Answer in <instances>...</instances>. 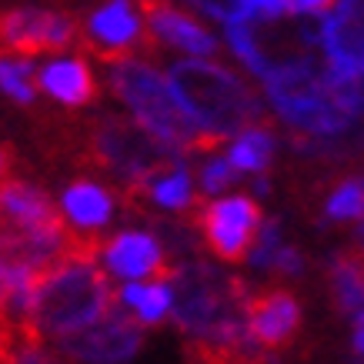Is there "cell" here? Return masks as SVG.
I'll use <instances>...</instances> for the list:
<instances>
[{
  "label": "cell",
  "instance_id": "1",
  "mask_svg": "<svg viewBox=\"0 0 364 364\" xmlns=\"http://www.w3.org/2000/svg\"><path fill=\"white\" fill-rule=\"evenodd\" d=\"M174 277V321L188 334L191 354L204 358H247L261 348L247 328V287L210 264H184Z\"/></svg>",
  "mask_w": 364,
  "mask_h": 364
},
{
  "label": "cell",
  "instance_id": "2",
  "mask_svg": "<svg viewBox=\"0 0 364 364\" xmlns=\"http://www.w3.org/2000/svg\"><path fill=\"white\" fill-rule=\"evenodd\" d=\"M111 301V284L94 261V251L74 247L37 281L27 334L41 344H60L64 338L104 318L114 308Z\"/></svg>",
  "mask_w": 364,
  "mask_h": 364
},
{
  "label": "cell",
  "instance_id": "3",
  "mask_svg": "<svg viewBox=\"0 0 364 364\" xmlns=\"http://www.w3.org/2000/svg\"><path fill=\"white\" fill-rule=\"evenodd\" d=\"M261 84H264V97L274 107V114L301 137L318 144H344L351 137L364 141L361 121L351 117L334 100L324 80V67H318L314 57L267 70Z\"/></svg>",
  "mask_w": 364,
  "mask_h": 364
},
{
  "label": "cell",
  "instance_id": "4",
  "mask_svg": "<svg viewBox=\"0 0 364 364\" xmlns=\"http://www.w3.org/2000/svg\"><path fill=\"white\" fill-rule=\"evenodd\" d=\"M111 87L124 107L134 114V121L164 144H171L174 151H214L221 144L191 117L184 100L177 97L171 77L147 67L144 60L114 57Z\"/></svg>",
  "mask_w": 364,
  "mask_h": 364
},
{
  "label": "cell",
  "instance_id": "5",
  "mask_svg": "<svg viewBox=\"0 0 364 364\" xmlns=\"http://www.w3.org/2000/svg\"><path fill=\"white\" fill-rule=\"evenodd\" d=\"M167 77L191 117L221 144L264 117V107L254 97V90L218 60H204V57L177 60L171 64Z\"/></svg>",
  "mask_w": 364,
  "mask_h": 364
},
{
  "label": "cell",
  "instance_id": "6",
  "mask_svg": "<svg viewBox=\"0 0 364 364\" xmlns=\"http://www.w3.org/2000/svg\"><path fill=\"white\" fill-rule=\"evenodd\" d=\"M94 151H97L100 164H107L114 174L127 181L134 191H141L147 177L164 171L167 164H177L181 157L171 144L144 131L141 124H121V121H104L94 134Z\"/></svg>",
  "mask_w": 364,
  "mask_h": 364
},
{
  "label": "cell",
  "instance_id": "7",
  "mask_svg": "<svg viewBox=\"0 0 364 364\" xmlns=\"http://www.w3.org/2000/svg\"><path fill=\"white\" fill-rule=\"evenodd\" d=\"M198 224L208 247L221 261H244L261 231V208L244 194L218 198L198 210Z\"/></svg>",
  "mask_w": 364,
  "mask_h": 364
},
{
  "label": "cell",
  "instance_id": "8",
  "mask_svg": "<svg viewBox=\"0 0 364 364\" xmlns=\"http://www.w3.org/2000/svg\"><path fill=\"white\" fill-rule=\"evenodd\" d=\"M144 324L137 314H124V308H111L104 318L87 324L84 331L70 334L60 344H54L60 354L74 361H97V364H121L131 361L144 344Z\"/></svg>",
  "mask_w": 364,
  "mask_h": 364
},
{
  "label": "cell",
  "instance_id": "9",
  "mask_svg": "<svg viewBox=\"0 0 364 364\" xmlns=\"http://www.w3.org/2000/svg\"><path fill=\"white\" fill-rule=\"evenodd\" d=\"M0 41L17 54H41V50H64L77 41V23L54 11L21 7L0 17Z\"/></svg>",
  "mask_w": 364,
  "mask_h": 364
},
{
  "label": "cell",
  "instance_id": "10",
  "mask_svg": "<svg viewBox=\"0 0 364 364\" xmlns=\"http://www.w3.org/2000/svg\"><path fill=\"white\" fill-rule=\"evenodd\" d=\"M247 328L261 351H281L301 331V304L291 291H264L247 301Z\"/></svg>",
  "mask_w": 364,
  "mask_h": 364
},
{
  "label": "cell",
  "instance_id": "11",
  "mask_svg": "<svg viewBox=\"0 0 364 364\" xmlns=\"http://www.w3.org/2000/svg\"><path fill=\"white\" fill-rule=\"evenodd\" d=\"M144 23L151 27V33L161 44L177 47L188 57H214L221 47L204 23H198L191 14L177 11L167 0H144Z\"/></svg>",
  "mask_w": 364,
  "mask_h": 364
},
{
  "label": "cell",
  "instance_id": "12",
  "mask_svg": "<svg viewBox=\"0 0 364 364\" xmlns=\"http://www.w3.org/2000/svg\"><path fill=\"white\" fill-rule=\"evenodd\" d=\"M100 257H104V267L121 281H144L154 274L171 277L164 264V244L147 231H124L111 237L100 247Z\"/></svg>",
  "mask_w": 364,
  "mask_h": 364
},
{
  "label": "cell",
  "instance_id": "13",
  "mask_svg": "<svg viewBox=\"0 0 364 364\" xmlns=\"http://www.w3.org/2000/svg\"><path fill=\"white\" fill-rule=\"evenodd\" d=\"M321 50L328 64L364 70V0H338L321 21Z\"/></svg>",
  "mask_w": 364,
  "mask_h": 364
},
{
  "label": "cell",
  "instance_id": "14",
  "mask_svg": "<svg viewBox=\"0 0 364 364\" xmlns=\"http://www.w3.org/2000/svg\"><path fill=\"white\" fill-rule=\"evenodd\" d=\"M87 37H90V47L104 60L124 57L137 44V37H141V14L134 11L131 0H111L100 11L90 14Z\"/></svg>",
  "mask_w": 364,
  "mask_h": 364
},
{
  "label": "cell",
  "instance_id": "15",
  "mask_svg": "<svg viewBox=\"0 0 364 364\" xmlns=\"http://www.w3.org/2000/svg\"><path fill=\"white\" fill-rule=\"evenodd\" d=\"M37 84L47 97H54L57 104H67V107H80L94 97V74L90 67L80 60V57H54L47 60L41 70H37Z\"/></svg>",
  "mask_w": 364,
  "mask_h": 364
},
{
  "label": "cell",
  "instance_id": "16",
  "mask_svg": "<svg viewBox=\"0 0 364 364\" xmlns=\"http://www.w3.org/2000/svg\"><path fill=\"white\" fill-rule=\"evenodd\" d=\"M60 214L67 224L80 234H97L104 231L114 218V198L107 188H100L94 181H77L64 191L60 198Z\"/></svg>",
  "mask_w": 364,
  "mask_h": 364
},
{
  "label": "cell",
  "instance_id": "17",
  "mask_svg": "<svg viewBox=\"0 0 364 364\" xmlns=\"http://www.w3.org/2000/svg\"><path fill=\"white\" fill-rule=\"evenodd\" d=\"M117 298L131 314H137L144 328H151L174 311V281H124Z\"/></svg>",
  "mask_w": 364,
  "mask_h": 364
},
{
  "label": "cell",
  "instance_id": "18",
  "mask_svg": "<svg viewBox=\"0 0 364 364\" xmlns=\"http://www.w3.org/2000/svg\"><path fill=\"white\" fill-rule=\"evenodd\" d=\"M331 294L344 314L354 318L364 311V251L338 254L331 261Z\"/></svg>",
  "mask_w": 364,
  "mask_h": 364
},
{
  "label": "cell",
  "instance_id": "19",
  "mask_svg": "<svg viewBox=\"0 0 364 364\" xmlns=\"http://www.w3.org/2000/svg\"><path fill=\"white\" fill-rule=\"evenodd\" d=\"M141 191L164 210H188L194 204V188H191V174H188V167H184V161L167 164L164 171L147 177L141 184Z\"/></svg>",
  "mask_w": 364,
  "mask_h": 364
},
{
  "label": "cell",
  "instance_id": "20",
  "mask_svg": "<svg viewBox=\"0 0 364 364\" xmlns=\"http://www.w3.org/2000/svg\"><path fill=\"white\" fill-rule=\"evenodd\" d=\"M228 157H231V164L241 174H261V171H267L271 157H274V134L267 127H257V124L244 127L241 134H234Z\"/></svg>",
  "mask_w": 364,
  "mask_h": 364
},
{
  "label": "cell",
  "instance_id": "21",
  "mask_svg": "<svg viewBox=\"0 0 364 364\" xmlns=\"http://www.w3.org/2000/svg\"><path fill=\"white\" fill-rule=\"evenodd\" d=\"M0 90L17 104H33L37 100V67L31 54H0Z\"/></svg>",
  "mask_w": 364,
  "mask_h": 364
},
{
  "label": "cell",
  "instance_id": "22",
  "mask_svg": "<svg viewBox=\"0 0 364 364\" xmlns=\"http://www.w3.org/2000/svg\"><path fill=\"white\" fill-rule=\"evenodd\" d=\"M324 80L331 87L334 100L341 104L344 111L364 121V70L361 67H338L324 64Z\"/></svg>",
  "mask_w": 364,
  "mask_h": 364
},
{
  "label": "cell",
  "instance_id": "23",
  "mask_svg": "<svg viewBox=\"0 0 364 364\" xmlns=\"http://www.w3.org/2000/svg\"><path fill=\"white\" fill-rule=\"evenodd\" d=\"M324 214L331 221H361L364 218V177H348L324 200Z\"/></svg>",
  "mask_w": 364,
  "mask_h": 364
},
{
  "label": "cell",
  "instance_id": "24",
  "mask_svg": "<svg viewBox=\"0 0 364 364\" xmlns=\"http://www.w3.org/2000/svg\"><path fill=\"white\" fill-rule=\"evenodd\" d=\"M241 174L237 167L231 164V157L228 154H218L210 157V161H204V167H200V191L204 194H210V198H218V194H224V191H231L234 177Z\"/></svg>",
  "mask_w": 364,
  "mask_h": 364
},
{
  "label": "cell",
  "instance_id": "25",
  "mask_svg": "<svg viewBox=\"0 0 364 364\" xmlns=\"http://www.w3.org/2000/svg\"><path fill=\"white\" fill-rule=\"evenodd\" d=\"M301 267H304V261H301L298 247H291V244H281L274 254V264H271V271H277V274H301Z\"/></svg>",
  "mask_w": 364,
  "mask_h": 364
},
{
  "label": "cell",
  "instance_id": "26",
  "mask_svg": "<svg viewBox=\"0 0 364 364\" xmlns=\"http://www.w3.org/2000/svg\"><path fill=\"white\" fill-rule=\"evenodd\" d=\"M338 0H291V7H294V14H301V17H318V14L331 11Z\"/></svg>",
  "mask_w": 364,
  "mask_h": 364
},
{
  "label": "cell",
  "instance_id": "27",
  "mask_svg": "<svg viewBox=\"0 0 364 364\" xmlns=\"http://www.w3.org/2000/svg\"><path fill=\"white\" fill-rule=\"evenodd\" d=\"M354 354L364 358V311L354 314Z\"/></svg>",
  "mask_w": 364,
  "mask_h": 364
},
{
  "label": "cell",
  "instance_id": "28",
  "mask_svg": "<svg viewBox=\"0 0 364 364\" xmlns=\"http://www.w3.org/2000/svg\"><path fill=\"white\" fill-rule=\"evenodd\" d=\"M7 167H11V157H7V151L0 147V181L7 177Z\"/></svg>",
  "mask_w": 364,
  "mask_h": 364
}]
</instances>
